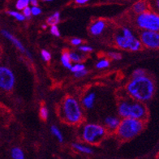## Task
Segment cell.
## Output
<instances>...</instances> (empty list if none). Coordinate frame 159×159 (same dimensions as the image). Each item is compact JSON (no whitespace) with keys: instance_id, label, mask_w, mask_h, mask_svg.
<instances>
[{"instance_id":"cell-21","label":"cell","mask_w":159,"mask_h":159,"mask_svg":"<svg viewBox=\"0 0 159 159\" xmlns=\"http://www.w3.org/2000/svg\"><path fill=\"white\" fill-rule=\"evenodd\" d=\"M30 0H16V8L19 11H23L25 7H30Z\"/></svg>"},{"instance_id":"cell-4","label":"cell","mask_w":159,"mask_h":159,"mask_svg":"<svg viewBox=\"0 0 159 159\" xmlns=\"http://www.w3.org/2000/svg\"><path fill=\"white\" fill-rule=\"evenodd\" d=\"M144 128V121L131 118H125L122 119L119 123V127L116 129V133L122 140H131L140 134Z\"/></svg>"},{"instance_id":"cell-8","label":"cell","mask_w":159,"mask_h":159,"mask_svg":"<svg viewBox=\"0 0 159 159\" xmlns=\"http://www.w3.org/2000/svg\"><path fill=\"white\" fill-rule=\"evenodd\" d=\"M16 84V77L13 71L6 66H0V89L10 92Z\"/></svg>"},{"instance_id":"cell-1","label":"cell","mask_w":159,"mask_h":159,"mask_svg":"<svg viewBox=\"0 0 159 159\" xmlns=\"http://www.w3.org/2000/svg\"><path fill=\"white\" fill-rule=\"evenodd\" d=\"M155 83L149 75L132 78L127 85L126 91L133 100L144 102L150 100L155 93Z\"/></svg>"},{"instance_id":"cell-39","label":"cell","mask_w":159,"mask_h":159,"mask_svg":"<svg viewBox=\"0 0 159 159\" xmlns=\"http://www.w3.org/2000/svg\"><path fill=\"white\" fill-rule=\"evenodd\" d=\"M46 27H47V25H42V28H43V29H46Z\"/></svg>"},{"instance_id":"cell-12","label":"cell","mask_w":159,"mask_h":159,"mask_svg":"<svg viewBox=\"0 0 159 159\" xmlns=\"http://www.w3.org/2000/svg\"><path fill=\"white\" fill-rule=\"evenodd\" d=\"M149 9L147 0H138L132 6V11L136 15H140Z\"/></svg>"},{"instance_id":"cell-37","label":"cell","mask_w":159,"mask_h":159,"mask_svg":"<svg viewBox=\"0 0 159 159\" xmlns=\"http://www.w3.org/2000/svg\"><path fill=\"white\" fill-rule=\"evenodd\" d=\"M30 2L32 7L38 6V0H30Z\"/></svg>"},{"instance_id":"cell-10","label":"cell","mask_w":159,"mask_h":159,"mask_svg":"<svg viewBox=\"0 0 159 159\" xmlns=\"http://www.w3.org/2000/svg\"><path fill=\"white\" fill-rule=\"evenodd\" d=\"M1 34H2V35L3 36V37H5L7 39H8L9 41H11V43H12V44L14 45V46H15L16 47V48L20 51V52L25 53L26 55H28V57L31 59L32 56L31 55H30V53L26 49H25V47L24 46V45L21 43L19 39H17L15 36L12 35V34H11L10 32L7 31V30H1Z\"/></svg>"},{"instance_id":"cell-13","label":"cell","mask_w":159,"mask_h":159,"mask_svg":"<svg viewBox=\"0 0 159 159\" xmlns=\"http://www.w3.org/2000/svg\"><path fill=\"white\" fill-rule=\"evenodd\" d=\"M95 100H96V94L95 93H89V94L84 97L82 100V105L86 109H91L93 107Z\"/></svg>"},{"instance_id":"cell-15","label":"cell","mask_w":159,"mask_h":159,"mask_svg":"<svg viewBox=\"0 0 159 159\" xmlns=\"http://www.w3.org/2000/svg\"><path fill=\"white\" fill-rule=\"evenodd\" d=\"M61 62L66 68L71 69L72 65H71V61L69 57V51L63 50V53H62V56H61Z\"/></svg>"},{"instance_id":"cell-18","label":"cell","mask_w":159,"mask_h":159,"mask_svg":"<svg viewBox=\"0 0 159 159\" xmlns=\"http://www.w3.org/2000/svg\"><path fill=\"white\" fill-rule=\"evenodd\" d=\"M11 157L13 159H25L23 150L18 147H15L11 149Z\"/></svg>"},{"instance_id":"cell-17","label":"cell","mask_w":159,"mask_h":159,"mask_svg":"<svg viewBox=\"0 0 159 159\" xmlns=\"http://www.w3.org/2000/svg\"><path fill=\"white\" fill-rule=\"evenodd\" d=\"M72 147H73L75 149H76L77 151L81 152V153H88V154L93 153L92 149H90L89 147H88V146L83 145V144H78V143H74V144H72Z\"/></svg>"},{"instance_id":"cell-29","label":"cell","mask_w":159,"mask_h":159,"mask_svg":"<svg viewBox=\"0 0 159 159\" xmlns=\"http://www.w3.org/2000/svg\"><path fill=\"white\" fill-rule=\"evenodd\" d=\"M107 55L114 60H119V59H122L121 54L118 52H109Z\"/></svg>"},{"instance_id":"cell-40","label":"cell","mask_w":159,"mask_h":159,"mask_svg":"<svg viewBox=\"0 0 159 159\" xmlns=\"http://www.w3.org/2000/svg\"><path fill=\"white\" fill-rule=\"evenodd\" d=\"M157 159H159V153H158V155H157Z\"/></svg>"},{"instance_id":"cell-11","label":"cell","mask_w":159,"mask_h":159,"mask_svg":"<svg viewBox=\"0 0 159 159\" xmlns=\"http://www.w3.org/2000/svg\"><path fill=\"white\" fill-rule=\"evenodd\" d=\"M106 26H107V23L103 20H98L93 21L89 27L90 34L93 36L101 35L106 29Z\"/></svg>"},{"instance_id":"cell-5","label":"cell","mask_w":159,"mask_h":159,"mask_svg":"<svg viewBox=\"0 0 159 159\" xmlns=\"http://www.w3.org/2000/svg\"><path fill=\"white\" fill-rule=\"evenodd\" d=\"M115 44L118 47L123 50H128L131 51H138L142 49V44L140 39L136 38L130 29L124 27L122 33L115 36Z\"/></svg>"},{"instance_id":"cell-24","label":"cell","mask_w":159,"mask_h":159,"mask_svg":"<svg viewBox=\"0 0 159 159\" xmlns=\"http://www.w3.org/2000/svg\"><path fill=\"white\" fill-rule=\"evenodd\" d=\"M110 66V61L107 59H101L98 61L96 64V67L98 69H104V68H107Z\"/></svg>"},{"instance_id":"cell-27","label":"cell","mask_w":159,"mask_h":159,"mask_svg":"<svg viewBox=\"0 0 159 159\" xmlns=\"http://www.w3.org/2000/svg\"><path fill=\"white\" fill-rule=\"evenodd\" d=\"M85 69V67H84V64H82V63H75V65H73L71 70L73 73H75V72H78V71H80L82 70H84Z\"/></svg>"},{"instance_id":"cell-7","label":"cell","mask_w":159,"mask_h":159,"mask_svg":"<svg viewBox=\"0 0 159 159\" xmlns=\"http://www.w3.org/2000/svg\"><path fill=\"white\" fill-rule=\"evenodd\" d=\"M106 134V128L96 124H85L81 131L82 139L89 144H98L104 138Z\"/></svg>"},{"instance_id":"cell-22","label":"cell","mask_w":159,"mask_h":159,"mask_svg":"<svg viewBox=\"0 0 159 159\" xmlns=\"http://www.w3.org/2000/svg\"><path fill=\"white\" fill-rule=\"evenodd\" d=\"M50 131L52 132V134L56 137L58 140H59V142H63V135L61 133V132L59 130V128H57L55 125H52L51 126V128H50Z\"/></svg>"},{"instance_id":"cell-36","label":"cell","mask_w":159,"mask_h":159,"mask_svg":"<svg viewBox=\"0 0 159 159\" xmlns=\"http://www.w3.org/2000/svg\"><path fill=\"white\" fill-rule=\"evenodd\" d=\"M90 0H75V3H76L78 5H84L86 4Z\"/></svg>"},{"instance_id":"cell-2","label":"cell","mask_w":159,"mask_h":159,"mask_svg":"<svg viewBox=\"0 0 159 159\" xmlns=\"http://www.w3.org/2000/svg\"><path fill=\"white\" fill-rule=\"evenodd\" d=\"M118 112L123 119H139L144 121L148 118V110L142 102L135 100L122 99L118 104Z\"/></svg>"},{"instance_id":"cell-23","label":"cell","mask_w":159,"mask_h":159,"mask_svg":"<svg viewBox=\"0 0 159 159\" xmlns=\"http://www.w3.org/2000/svg\"><path fill=\"white\" fill-rule=\"evenodd\" d=\"M69 57L71 61L75 63H81V62L83 61V57L79 55L78 53L73 52V51L69 52Z\"/></svg>"},{"instance_id":"cell-32","label":"cell","mask_w":159,"mask_h":159,"mask_svg":"<svg viewBox=\"0 0 159 159\" xmlns=\"http://www.w3.org/2000/svg\"><path fill=\"white\" fill-rule=\"evenodd\" d=\"M22 14L25 16V18H28V19H30V17L32 16V12H31V7H25L23 11H22Z\"/></svg>"},{"instance_id":"cell-6","label":"cell","mask_w":159,"mask_h":159,"mask_svg":"<svg viewBox=\"0 0 159 159\" xmlns=\"http://www.w3.org/2000/svg\"><path fill=\"white\" fill-rule=\"evenodd\" d=\"M135 23L141 31L159 32V15L150 9L136 15Z\"/></svg>"},{"instance_id":"cell-19","label":"cell","mask_w":159,"mask_h":159,"mask_svg":"<svg viewBox=\"0 0 159 159\" xmlns=\"http://www.w3.org/2000/svg\"><path fill=\"white\" fill-rule=\"evenodd\" d=\"M7 13L9 16H12L13 18H15L18 21H25L26 20V18H25V16L22 13L16 11H7Z\"/></svg>"},{"instance_id":"cell-38","label":"cell","mask_w":159,"mask_h":159,"mask_svg":"<svg viewBox=\"0 0 159 159\" xmlns=\"http://www.w3.org/2000/svg\"><path fill=\"white\" fill-rule=\"evenodd\" d=\"M42 1H43V2H51L53 0H42Z\"/></svg>"},{"instance_id":"cell-34","label":"cell","mask_w":159,"mask_h":159,"mask_svg":"<svg viewBox=\"0 0 159 159\" xmlns=\"http://www.w3.org/2000/svg\"><path fill=\"white\" fill-rule=\"evenodd\" d=\"M79 50L82 52H84V53H87V52H91L93 51V48L91 46H80L79 47Z\"/></svg>"},{"instance_id":"cell-31","label":"cell","mask_w":159,"mask_h":159,"mask_svg":"<svg viewBox=\"0 0 159 159\" xmlns=\"http://www.w3.org/2000/svg\"><path fill=\"white\" fill-rule=\"evenodd\" d=\"M42 9L40 8L39 7H31V12L32 16H38L40 14H42Z\"/></svg>"},{"instance_id":"cell-28","label":"cell","mask_w":159,"mask_h":159,"mask_svg":"<svg viewBox=\"0 0 159 159\" xmlns=\"http://www.w3.org/2000/svg\"><path fill=\"white\" fill-rule=\"evenodd\" d=\"M41 55H42L43 60L46 61V62H49L51 59V55H50V53L49 51H47V50H42L41 51Z\"/></svg>"},{"instance_id":"cell-16","label":"cell","mask_w":159,"mask_h":159,"mask_svg":"<svg viewBox=\"0 0 159 159\" xmlns=\"http://www.w3.org/2000/svg\"><path fill=\"white\" fill-rule=\"evenodd\" d=\"M59 22H60V13L59 11H56L46 19V24L50 26L57 25Z\"/></svg>"},{"instance_id":"cell-26","label":"cell","mask_w":159,"mask_h":159,"mask_svg":"<svg viewBox=\"0 0 159 159\" xmlns=\"http://www.w3.org/2000/svg\"><path fill=\"white\" fill-rule=\"evenodd\" d=\"M146 75V71H144L142 68H137V69L134 70L132 74V78H136V77H140L143 75Z\"/></svg>"},{"instance_id":"cell-14","label":"cell","mask_w":159,"mask_h":159,"mask_svg":"<svg viewBox=\"0 0 159 159\" xmlns=\"http://www.w3.org/2000/svg\"><path fill=\"white\" fill-rule=\"evenodd\" d=\"M119 123H120V120H119V118L114 117V116H109V117H107L105 119L106 126L110 130H113V131H115V130L116 131V129H117L119 125Z\"/></svg>"},{"instance_id":"cell-30","label":"cell","mask_w":159,"mask_h":159,"mask_svg":"<svg viewBox=\"0 0 159 159\" xmlns=\"http://www.w3.org/2000/svg\"><path fill=\"white\" fill-rule=\"evenodd\" d=\"M50 33L51 34L55 37H60V32H59V28L57 25H53V26H50Z\"/></svg>"},{"instance_id":"cell-20","label":"cell","mask_w":159,"mask_h":159,"mask_svg":"<svg viewBox=\"0 0 159 159\" xmlns=\"http://www.w3.org/2000/svg\"><path fill=\"white\" fill-rule=\"evenodd\" d=\"M147 2L149 9L159 15V0H147Z\"/></svg>"},{"instance_id":"cell-9","label":"cell","mask_w":159,"mask_h":159,"mask_svg":"<svg viewBox=\"0 0 159 159\" xmlns=\"http://www.w3.org/2000/svg\"><path fill=\"white\" fill-rule=\"evenodd\" d=\"M140 41L143 46L153 50H159V32L141 31Z\"/></svg>"},{"instance_id":"cell-25","label":"cell","mask_w":159,"mask_h":159,"mask_svg":"<svg viewBox=\"0 0 159 159\" xmlns=\"http://www.w3.org/2000/svg\"><path fill=\"white\" fill-rule=\"evenodd\" d=\"M39 115H40V118H41L43 121H46V119H48V116H49L48 109H47L46 107H41L39 111Z\"/></svg>"},{"instance_id":"cell-3","label":"cell","mask_w":159,"mask_h":159,"mask_svg":"<svg viewBox=\"0 0 159 159\" xmlns=\"http://www.w3.org/2000/svg\"><path fill=\"white\" fill-rule=\"evenodd\" d=\"M61 118L69 124H77L83 119L81 107L72 97H66L60 107Z\"/></svg>"},{"instance_id":"cell-33","label":"cell","mask_w":159,"mask_h":159,"mask_svg":"<svg viewBox=\"0 0 159 159\" xmlns=\"http://www.w3.org/2000/svg\"><path fill=\"white\" fill-rule=\"evenodd\" d=\"M88 74V71L86 69L84 70H82V71H78V72H75V73H74V75H75V77L76 78H81L83 77V76H84V75H86Z\"/></svg>"},{"instance_id":"cell-35","label":"cell","mask_w":159,"mask_h":159,"mask_svg":"<svg viewBox=\"0 0 159 159\" xmlns=\"http://www.w3.org/2000/svg\"><path fill=\"white\" fill-rule=\"evenodd\" d=\"M71 43L73 46H80L82 43V40L80 38H72L71 40Z\"/></svg>"}]
</instances>
